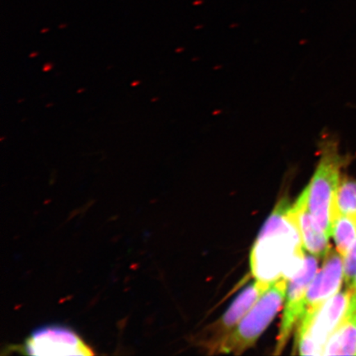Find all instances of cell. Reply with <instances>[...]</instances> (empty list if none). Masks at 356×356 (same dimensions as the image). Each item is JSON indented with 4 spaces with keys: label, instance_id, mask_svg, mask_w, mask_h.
<instances>
[{
    "label": "cell",
    "instance_id": "1",
    "mask_svg": "<svg viewBox=\"0 0 356 356\" xmlns=\"http://www.w3.org/2000/svg\"><path fill=\"white\" fill-rule=\"evenodd\" d=\"M304 245L291 213L283 198L265 222L252 249V273L257 280L273 283L291 279L305 262Z\"/></svg>",
    "mask_w": 356,
    "mask_h": 356
},
{
    "label": "cell",
    "instance_id": "2",
    "mask_svg": "<svg viewBox=\"0 0 356 356\" xmlns=\"http://www.w3.org/2000/svg\"><path fill=\"white\" fill-rule=\"evenodd\" d=\"M319 160L308 186V204L316 225L328 238L332 235L333 206L341 181V172L355 159L341 154L339 141L332 136H323L319 143Z\"/></svg>",
    "mask_w": 356,
    "mask_h": 356
},
{
    "label": "cell",
    "instance_id": "3",
    "mask_svg": "<svg viewBox=\"0 0 356 356\" xmlns=\"http://www.w3.org/2000/svg\"><path fill=\"white\" fill-rule=\"evenodd\" d=\"M287 288L286 279L271 284L238 326L209 349L210 353L240 355L254 345L282 308Z\"/></svg>",
    "mask_w": 356,
    "mask_h": 356
},
{
    "label": "cell",
    "instance_id": "4",
    "mask_svg": "<svg viewBox=\"0 0 356 356\" xmlns=\"http://www.w3.org/2000/svg\"><path fill=\"white\" fill-rule=\"evenodd\" d=\"M353 291L338 292L298 324L296 349L302 355H323L329 338L348 311Z\"/></svg>",
    "mask_w": 356,
    "mask_h": 356
},
{
    "label": "cell",
    "instance_id": "5",
    "mask_svg": "<svg viewBox=\"0 0 356 356\" xmlns=\"http://www.w3.org/2000/svg\"><path fill=\"white\" fill-rule=\"evenodd\" d=\"M318 266V260L315 257L305 256L304 265L289 280L286 305H284L275 355L282 354L293 328L299 324L304 315L306 293L317 273Z\"/></svg>",
    "mask_w": 356,
    "mask_h": 356
},
{
    "label": "cell",
    "instance_id": "6",
    "mask_svg": "<svg viewBox=\"0 0 356 356\" xmlns=\"http://www.w3.org/2000/svg\"><path fill=\"white\" fill-rule=\"evenodd\" d=\"M22 351L32 355H92L93 351L76 333L60 325L35 329Z\"/></svg>",
    "mask_w": 356,
    "mask_h": 356
},
{
    "label": "cell",
    "instance_id": "7",
    "mask_svg": "<svg viewBox=\"0 0 356 356\" xmlns=\"http://www.w3.org/2000/svg\"><path fill=\"white\" fill-rule=\"evenodd\" d=\"M343 259L339 253L329 252L322 270L307 291L302 317L314 313L325 302L339 292L344 278Z\"/></svg>",
    "mask_w": 356,
    "mask_h": 356
},
{
    "label": "cell",
    "instance_id": "8",
    "mask_svg": "<svg viewBox=\"0 0 356 356\" xmlns=\"http://www.w3.org/2000/svg\"><path fill=\"white\" fill-rule=\"evenodd\" d=\"M271 284L257 280L255 282L249 284L244 289V291L239 293V296L236 298L233 304L230 305L229 309L222 316L219 321L211 327L210 332L212 337L209 339L208 350L238 326V324L256 305V302L268 289Z\"/></svg>",
    "mask_w": 356,
    "mask_h": 356
},
{
    "label": "cell",
    "instance_id": "9",
    "mask_svg": "<svg viewBox=\"0 0 356 356\" xmlns=\"http://www.w3.org/2000/svg\"><path fill=\"white\" fill-rule=\"evenodd\" d=\"M291 213L300 231L302 243L307 251L318 257H326L330 247L328 237L316 225L308 204V191L305 188L291 207Z\"/></svg>",
    "mask_w": 356,
    "mask_h": 356
},
{
    "label": "cell",
    "instance_id": "10",
    "mask_svg": "<svg viewBox=\"0 0 356 356\" xmlns=\"http://www.w3.org/2000/svg\"><path fill=\"white\" fill-rule=\"evenodd\" d=\"M350 289L353 295L348 311L329 338L323 355H356V289Z\"/></svg>",
    "mask_w": 356,
    "mask_h": 356
},
{
    "label": "cell",
    "instance_id": "11",
    "mask_svg": "<svg viewBox=\"0 0 356 356\" xmlns=\"http://www.w3.org/2000/svg\"><path fill=\"white\" fill-rule=\"evenodd\" d=\"M337 250L345 258L356 239V220L350 216L338 215L333 221L332 235Z\"/></svg>",
    "mask_w": 356,
    "mask_h": 356
},
{
    "label": "cell",
    "instance_id": "12",
    "mask_svg": "<svg viewBox=\"0 0 356 356\" xmlns=\"http://www.w3.org/2000/svg\"><path fill=\"white\" fill-rule=\"evenodd\" d=\"M338 215L350 216L356 220V180L353 178H341L334 200V219Z\"/></svg>",
    "mask_w": 356,
    "mask_h": 356
},
{
    "label": "cell",
    "instance_id": "13",
    "mask_svg": "<svg viewBox=\"0 0 356 356\" xmlns=\"http://www.w3.org/2000/svg\"><path fill=\"white\" fill-rule=\"evenodd\" d=\"M356 277V239L348 254L344 258V279L350 287Z\"/></svg>",
    "mask_w": 356,
    "mask_h": 356
},
{
    "label": "cell",
    "instance_id": "14",
    "mask_svg": "<svg viewBox=\"0 0 356 356\" xmlns=\"http://www.w3.org/2000/svg\"><path fill=\"white\" fill-rule=\"evenodd\" d=\"M350 287L356 289V277L355 278L353 284H351V286Z\"/></svg>",
    "mask_w": 356,
    "mask_h": 356
}]
</instances>
